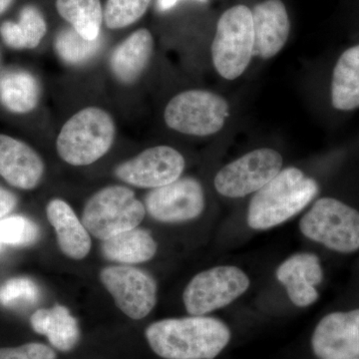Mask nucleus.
<instances>
[{"mask_svg": "<svg viewBox=\"0 0 359 359\" xmlns=\"http://www.w3.org/2000/svg\"><path fill=\"white\" fill-rule=\"evenodd\" d=\"M254 56L252 9L235 6L222 14L212 43V65L226 80H235L249 67Z\"/></svg>", "mask_w": 359, "mask_h": 359, "instance_id": "obj_4", "label": "nucleus"}, {"mask_svg": "<svg viewBox=\"0 0 359 359\" xmlns=\"http://www.w3.org/2000/svg\"><path fill=\"white\" fill-rule=\"evenodd\" d=\"M56 8L82 37L98 39L103 20L100 0H56Z\"/></svg>", "mask_w": 359, "mask_h": 359, "instance_id": "obj_23", "label": "nucleus"}, {"mask_svg": "<svg viewBox=\"0 0 359 359\" xmlns=\"http://www.w3.org/2000/svg\"><path fill=\"white\" fill-rule=\"evenodd\" d=\"M332 102L335 109L359 108V44L341 54L334 70Z\"/></svg>", "mask_w": 359, "mask_h": 359, "instance_id": "obj_21", "label": "nucleus"}, {"mask_svg": "<svg viewBox=\"0 0 359 359\" xmlns=\"http://www.w3.org/2000/svg\"><path fill=\"white\" fill-rule=\"evenodd\" d=\"M318 193V183L301 170H283L255 194L248 211V224L254 230L278 226L302 212Z\"/></svg>", "mask_w": 359, "mask_h": 359, "instance_id": "obj_2", "label": "nucleus"}, {"mask_svg": "<svg viewBox=\"0 0 359 359\" xmlns=\"http://www.w3.org/2000/svg\"><path fill=\"white\" fill-rule=\"evenodd\" d=\"M4 245L1 244V243H0V255H1V252H4Z\"/></svg>", "mask_w": 359, "mask_h": 359, "instance_id": "obj_34", "label": "nucleus"}, {"mask_svg": "<svg viewBox=\"0 0 359 359\" xmlns=\"http://www.w3.org/2000/svg\"><path fill=\"white\" fill-rule=\"evenodd\" d=\"M179 0H157V7L160 11H167L175 6ZM199 1H207V0H199Z\"/></svg>", "mask_w": 359, "mask_h": 359, "instance_id": "obj_32", "label": "nucleus"}, {"mask_svg": "<svg viewBox=\"0 0 359 359\" xmlns=\"http://www.w3.org/2000/svg\"><path fill=\"white\" fill-rule=\"evenodd\" d=\"M11 2H13V0H0V14L4 13L8 8Z\"/></svg>", "mask_w": 359, "mask_h": 359, "instance_id": "obj_33", "label": "nucleus"}, {"mask_svg": "<svg viewBox=\"0 0 359 359\" xmlns=\"http://www.w3.org/2000/svg\"><path fill=\"white\" fill-rule=\"evenodd\" d=\"M154 40L148 29H139L124 40L113 52L110 66L123 83L136 81L152 57Z\"/></svg>", "mask_w": 359, "mask_h": 359, "instance_id": "obj_18", "label": "nucleus"}, {"mask_svg": "<svg viewBox=\"0 0 359 359\" xmlns=\"http://www.w3.org/2000/svg\"><path fill=\"white\" fill-rule=\"evenodd\" d=\"M30 323L35 332L45 335L58 351H69L79 340L78 321L65 306L39 309L32 314Z\"/></svg>", "mask_w": 359, "mask_h": 359, "instance_id": "obj_19", "label": "nucleus"}, {"mask_svg": "<svg viewBox=\"0 0 359 359\" xmlns=\"http://www.w3.org/2000/svg\"><path fill=\"white\" fill-rule=\"evenodd\" d=\"M311 346L318 359L359 358V309L325 316L314 330Z\"/></svg>", "mask_w": 359, "mask_h": 359, "instance_id": "obj_13", "label": "nucleus"}, {"mask_svg": "<svg viewBox=\"0 0 359 359\" xmlns=\"http://www.w3.org/2000/svg\"><path fill=\"white\" fill-rule=\"evenodd\" d=\"M283 163L278 151L257 149L222 168L215 178V187L224 197H245L275 178L282 171Z\"/></svg>", "mask_w": 359, "mask_h": 359, "instance_id": "obj_9", "label": "nucleus"}, {"mask_svg": "<svg viewBox=\"0 0 359 359\" xmlns=\"http://www.w3.org/2000/svg\"><path fill=\"white\" fill-rule=\"evenodd\" d=\"M18 205V198L11 191L0 187V219L6 218Z\"/></svg>", "mask_w": 359, "mask_h": 359, "instance_id": "obj_31", "label": "nucleus"}, {"mask_svg": "<svg viewBox=\"0 0 359 359\" xmlns=\"http://www.w3.org/2000/svg\"><path fill=\"white\" fill-rule=\"evenodd\" d=\"M145 334L153 351L166 359H214L231 339L226 323L204 316L156 321Z\"/></svg>", "mask_w": 359, "mask_h": 359, "instance_id": "obj_1", "label": "nucleus"}, {"mask_svg": "<svg viewBox=\"0 0 359 359\" xmlns=\"http://www.w3.org/2000/svg\"><path fill=\"white\" fill-rule=\"evenodd\" d=\"M152 0H107L104 9V20L111 29L131 25L147 11Z\"/></svg>", "mask_w": 359, "mask_h": 359, "instance_id": "obj_25", "label": "nucleus"}, {"mask_svg": "<svg viewBox=\"0 0 359 359\" xmlns=\"http://www.w3.org/2000/svg\"><path fill=\"white\" fill-rule=\"evenodd\" d=\"M0 35L4 43L14 49H25V42L18 23L13 21H6L0 26Z\"/></svg>", "mask_w": 359, "mask_h": 359, "instance_id": "obj_30", "label": "nucleus"}, {"mask_svg": "<svg viewBox=\"0 0 359 359\" xmlns=\"http://www.w3.org/2000/svg\"><path fill=\"white\" fill-rule=\"evenodd\" d=\"M323 276L320 259L309 252L294 255L276 271L278 282L287 290L292 304L299 308L311 306L318 299L316 285H320Z\"/></svg>", "mask_w": 359, "mask_h": 359, "instance_id": "obj_16", "label": "nucleus"}, {"mask_svg": "<svg viewBox=\"0 0 359 359\" xmlns=\"http://www.w3.org/2000/svg\"><path fill=\"white\" fill-rule=\"evenodd\" d=\"M229 115L230 106L224 97L205 90H188L168 103L164 119L175 131L205 137L223 129Z\"/></svg>", "mask_w": 359, "mask_h": 359, "instance_id": "obj_7", "label": "nucleus"}, {"mask_svg": "<svg viewBox=\"0 0 359 359\" xmlns=\"http://www.w3.org/2000/svg\"><path fill=\"white\" fill-rule=\"evenodd\" d=\"M115 124L105 110H80L63 125L56 141L61 159L72 166H87L102 158L112 147Z\"/></svg>", "mask_w": 359, "mask_h": 359, "instance_id": "obj_3", "label": "nucleus"}, {"mask_svg": "<svg viewBox=\"0 0 359 359\" xmlns=\"http://www.w3.org/2000/svg\"><path fill=\"white\" fill-rule=\"evenodd\" d=\"M40 290L28 278H14L0 287V304L6 308H23L39 302Z\"/></svg>", "mask_w": 359, "mask_h": 359, "instance_id": "obj_27", "label": "nucleus"}, {"mask_svg": "<svg viewBox=\"0 0 359 359\" xmlns=\"http://www.w3.org/2000/svg\"><path fill=\"white\" fill-rule=\"evenodd\" d=\"M306 238L330 250L349 254L359 249V212L332 198L316 201L301 219Z\"/></svg>", "mask_w": 359, "mask_h": 359, "instance_id": "obj_6", "label": "nucleus"}, {"mask_svg": "<svg viewBox=\"0 0 359 359\" xmlns=\"http://www.w3.org/2000/svg\"><path fill=\"white\" fill-rule=\"evenodd\" d=\"M146 210L133 191L123 186L106 187L90 198L82 214V224L94 237L105 241L137 228Z\"/></svg>", "mask_w": 359, "mask_h": 359, "instance_id": "obj_5", "label": "nucleus"}, {"mask_svg": "<svg viewBox=\"0 0 359 359\" xmlns=\"http://www.w3.org/2000/svg\"><path fill=\"white\" fill-rule=\"evenodd\" d=\"M102 252L117 263L140 264L155 256L157 244L148 231L135 228L103 241Z\"/></svg>", "mask_w": 359, "mask_h": 359, "instance_id": "obj_20", "label": "nucleus"}, {"mask_svg": "<svg viewBox=\"0 0 359 359\" xmlns=\"http://www.w3.org/2000/svg\"><path fill=\"white\" fill-rule=\"evenodd\" d=\"M101 282L123 313L133 320L146 318L157 302V283L141 269L128 266L103 269Z\"/></svg>", "mask_w": 359, "mask_h": 359, "instance_id": "obj_10", "label": "nucleus"}, {"mask_svg": "<svg viewBox=\"0 0 359 359\" xmlns=\"http://www.w3.org/2000/svg\"><path fill=\"white\" fill-rule=\"evenodd\" d=\"M254 56L275 57L282 51L290 30L289 13L282 0H264L252 9Z\"/></svg>", "mask_w": 359, "mask_h": 359, "instance_id": "obj_14", "label": "nucleus"}, {"mask_svg": "<svg viewBox=\"0 0 359 359\" xmlns=\"http://www.w3.org/2000/svg\"><path fill=\"white\" fill-rule=\"evenodd\" d=\"M249 287V278L242 269L217 266L194 276L184 292V304L191 316H205L231 304Z\"/></svg>", "mask_w": 359, "mask_h": 359, "instance_id": "obj_8", "label": "nucleus"}, {"mask_svg": "<svg viewBox=\"0 0 359 359\" xmlns=\"http://www.w3.org/2000/svg\"><path fill=\"white\" fill-rule=\"evenodd\" d=\"M18 25L25 48L33 49L39 46L47 30L42 14L35 7L26 6L21 11Z\"/></svg>", "mask_w": 359, "mask_h": 359, "instance_id": "obj_28", "label": "nucleus"}, {"mask_svg": "<svg viewBox=\"0 0 359 359\" xmlns=\"http://www.w3.org/2000/svg\"><path fill=\"white\" fill-rule=\"evenodd\" d=\"M0 359H56L51 347L39 342L0 348Z\"/></svg>", "mask_w": 359, "mask_h": 359, "instance_id": "obj_29", "label": "nucleus"}, {"mask_svg": "<svg viewBox=\"0 0 359 359\" xmlns=\"http://www.w3.org/2000/svg\"><path fill=\"white\" fill-rule=\"evenodd\" d=\"M44 173L40 156L25 142L0 134V176L22 190H32Z\"/></svg>", "mask_w": 359, "mask_h": 359, "instance_id": "obj_15", "label": "nucleus"}, {"mask_svg": "<svg viewBox=\"0 0 359 359\" xmlns=\"http://www.w3.org/2000/svg\"><path fill=\"white\" fill-rule=\"evenodd\" d=\"M46 212L63 254L73 259H84L91 250V238L72 208L63 200L54 199L47 205Z\"/></svg>", "mask_w": 359, "mask_h": 359, "instance_id": "obj_17", "label": "nucleus"}, {"mask_svg": "<svg viewBox=\"0 0 359 359\" xmlns=\"http://www.w3.org/2000/svg\"><path fill=\"white\" fill-rule=\"evenodd\" d=\"M100 39L88 40L74 29L62 30L55 41V49L63 61L69 65H80L95 55L100 48Z\"/></svg>", "mask_w": 359, "mask_h": 359, "instance_id": "obj_24", "label": "nucleus"}, {"mask_svg": "<svg viewBox=\"0 0 359 359\" xmlns=\"http://www.w3.org/2000/svg\"><path fill=\"white\" fill-rule=\"evenodd\" d=\"M356 359H359V358H356Z\"/></svg>", "mask_w": 359, "mask_h": 359, "instance_id": "obj_35", "label": "nucleus"}, {"mask_svg": "<svg viewBox=\"0 0 359 359\" xmlns=\"http://www.w3.org/2000/svg\"><path fill=\"white\" fill-rule=\"evenodd\" d=\"M39 237V226L26 217L13 216L0 219V243L4 245L26 247L34 244Z\"/></svg>", "mask_w": 359, "mask_h": 359, "instance_id": "obj_26", "label": "nucleus"}, {"mask_svg": "<svg viewBox=\"0 0 359 359\" xmlns=\"http://www.w3.org/2000/svg\"><path fill=\"white\" fill-rule=\"evenodd\" d=\"M0 101L16 114L32 112L39 101L37 80L26 71H11L0 78Z\"/></svg>", "mask_w": 359, "mask_h": 359, "instance_id": "obj_22", "label": "nucleus"}, {"mask_svg": "<svg viewBox=\"0 0 359 359\" xmlns=\"http://www.w3.org/2000/svg\"><path fill=\"white\" fill-rule=\"evenodd\" d=\"M185 159L169 146H156L143 151L115 169L118 179L138 188L156 189L180 179Z\"/></svg>", "mask_w": 359, "mask_h": 359, "instance_id": "obj_11", "label": "nucleus"}, {"mask_svg": "<svg viewBox=\"0 0 359 359\" xmlns=\"http://www.w3.org/2000/svg\"><path fill=\"white\" fill-rule=\"evenodd\" d=\"M145 203L150 216L162 223L190 221L204 211V191L197 180L186 177L151 191Z\"/></svg>", "mask_w": 359, "mask_h": 359, "instance_id": "obj_12", "label": "nucleus"}]
</instances>
